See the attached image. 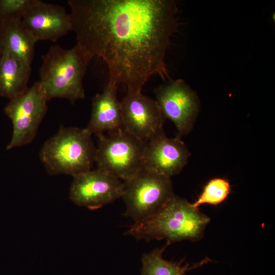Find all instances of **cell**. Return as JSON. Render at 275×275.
I'll return each mask as SVG.
<instances>
[{
	"label": "cell",
	"instance_id": "2e32d148",
	"mask_svg": "<svg viewBox=\"0 0 275 275\" xmlns=\"http://www.w3.org/2000/svg\"><path fill=\"white\" fill-rule=\"evenodd\" d=\"M167 245L143 255L142 275H185L188 271L200 267L211 261L206 258L190 265L188 263L183 265V260L179 262L166 260L163 258L162 253Z\"/></svg>",
	"mask_w": 275,
	"mask_h": 275
},
{
	"label": "cell",
	"instance_id": "8992f818",
	"mask_svg": "<svg viewBox=\"0 0 275 275\" xmlns=\"http://www.w3.org/2000/svg\"><path fill=\"white\" fill-rule=\"evenodd\" d=\"M123 183L125 215L134 222L155 213L174 195L171 178L144 168Z\"/></svg>",
	"mask_w": 275,
	"mask_h": 275
},
{
	"label": "cell",
	"instance_id": "30bf717a",
	"mask_svg": "<svg viewBox=\"0 0 275 275\" xmlns=\"http://www.w3.org/2000/svg\"><path fill=\"white\" fill-rule=\"evenodd\" d=\"M120 111L122 128L142 141L147 142L163 131L166 119L159 104L142 92H127Z\"/></svg>",
	"mask_w": 275,
	"mask_h": 275
},
{
	"label": "cell",
	"instance_id": "6da1fadb",
	"mask_svg": "<svg viewBox=\"0 0 275 275\" xmlns=\"http://www.w3.org/2000/svg\"><path fill=\"white\" fill-rule=\"evenodd\" d=\"M77 45L102 59L108 80L142 92L152 75L169 79L165 58L177 31L173 0H69Z\"/></svg>",
	"mask_w": 275,
	"mask_h": 275
},
{
	"label": "cell",
	"instance_id": "8fae6325",
	"mask_svg": "<svg viewBox=\"0 0 275 275\" xmlns=\"http://www.w3.org/2000/svg\"><path fill=\"white\" fill-rule=\"evenodd\" d=\"M189 155L187 148L180 137L168 138L162 131L146 142L143 168L171 178L181 171Z\"/></svg>",
	"mask_w": 275,
	"mask_h": 275
},
{
	"label": "cell",
	"instance_id": "4fadbf2b",
	"mask_svg": "<svg viewBox=\"0 0 275 275\" xmlns=\"http://www.w3.org/2000/svg\"><path fill=\"white\" fill-rule=\"evenodd\" d=\"M118 85L108 81L102 92L92 99L91 118L86 129L91 134L108 133L122 128Z\"/></svg>",
	"mask_w": 275,
	"mask_h": 275
},
{
	"label": "cell",
	"instance_id": "e0dca14e",
	"mask_svg": "<svg viewBox=\"0 0 275 275\" xmlns=\"http://www.w3.org/2000/svg\"><path fill=\"white\" fill-rule=\"evenodd\" d=\"M231 190L230 184L227 179L212 178L205 185L197 200L191 203V205L196 208L204 204L217 205L225 201Z\"/></svg>",
	"mask_w": 275,
	"mask_h": 275
},
{
	"label": "cell",
	"instance_id": "7c38bea8",
	"mask_svg": "<svg viewBox=\"0 0 275 275\" xmlns=\"http://www.w3.org/2000/svg\"><path fill=\"white\" fill-rule=\"evenodd\" d=\"M21 22L36 42H56L72 31L70 15L61 6L35 0L25 13Z\"/></svg>",
	"mask_w": 275,
	"mask_h": 275
},
{
	"label": "cell",
	"instance_id": "9c48e42d",
	"mask_svg": "<svg viewBox=\"0 0 275 275\" xmlns=\"http://www.w3.org/2000/svg\"><path fill=\"white\" fill-rule=\"evenodd\" d=\"M73 178L69 199L78 206L95 210L122 197L123 182L106 171L91 169Z\"/></svg>",
	"mask_w": 275,
	"mask_h": 275
},
{
	"label": "cell",
	"instance_id": "277c9868",
	"mask_svg": "<svg viewBox=\"0 0 275 275\" xmlns=\"http://www.w3.org/2000/svg\"><path fill=\"white\" fill-rule=\"evenodd\" d=\"M85 128L63 126L42 146L40 159L51 175L74 176L92 169L96 147Z\"/></svg>",
	"mask_w": 275,
	"mask_h": 275
},
{
	"label": "cell",
	"instance_id": "3957f363",
	"mask_svg": "<svg viewBox=\"0 0 275 275\" xmlns=\"http://www.w3.org/2000/svg\"><path fill=\"white\" fill-rule=\"evenodd\" d=\"M92 59L76 44L65 49L51 45L42 57L40 80L47 100L64 98L74 103L85 97L83 79Z\"/></svg>",
	"mask_w": 275,
	"mask_h": 275
},
{
	"label": "cell",
	"instance_id": "5b68a950",
	"mask_svg": "<svg viewBox=\"0 0 275 275\" xmlns=\"http://www.w3.org/2000/svg\"><path fill=\"white\" fill-rule=\"evenodd\" d=\"M95 162L98 169L106 171L123 182L136 175L143 168L146 142L126 131L123 128L97 135Z\"/></svg>",
	"mask_w": 275,
	"mask_h": 275
},
{
	"label": "cell",
	"instance_id": "9a60e30c",
	"mask_svg": "<svg viewBox=\"0 0 275 275\" xmlns=\"http://www.w3.org/2000/svg\"><path fill=\"white\" fill-rule=\"evenodd\" d=\"M31 66L10 54H2L0 59V96L14 99L29 88Z\"/></svg>",
	"mask_w": 275,
	"mask_h": 275
},
{
	"label": "cell",
	"instance_id": "52a82bcc",
	"mask_svg": "<svg viewBox=\"0 0 275 275\" xmlns=\"http://www.w3.org/2000/svg\"><path fill=\"white\" fill-rule=\"evenodd\" d=\"M47 101L39 81L22 94L10 100L4 109L13 125L12 135L7 150L28 144L35 139L47 113Z\"/></svg>",
	"mask_w": 275,
	"mask_h": 275
},
{
	"label": "cell",
	"instance_id": "5bb4252c",
	"mask_svg": "<svg viewBox=\"0 0 275 275\" xmlns=\"http://www.w3.org/2000/svg\"><path fill=\"white\" fill-rule=\"evenodd\" d=\"M36 41L23 26L21 19L0 23L1 54H10L31 65Z\"/></svg>",
	"mask_w": 275,
	"mask_h": 275
},
{
	"label": "cell",
	"instance_id": "d6986e66",
	"mask_svg": "<svg viewBox=\"0 0 275 275\" xmlns=\"http://www.w3.org/2000/svg\"><path fill=\"white\" fill-rule=\"evenodd\" d=\"M1 56H2V54H1V49H0V59L1 58Z\"/></svg>",
	"mask_w": 275,
	"mask_h": 275
},
{
	"label": "cell",
	"instance_id": "7a4b0ae2",
	"mask_svg": "<svg viewBox=\"0 0 275 275\" xmlns=\"http://www.w3.org/2000/svg\"><path fill=\"white\" fill-rule=\"evenodd\" d=\"M210 219L186 200L175 195L152 215L134 222L126 232L137 239H166L167 244L203 236Z\"/></svg>",
	"mask_w": 275,
	"mask_h": 275
},
{
	"label": "cell",
	"instance_id": "ac0fdd59",
	"mask_svg": "<svg viewBox=\"0 0 275 275\" xmlns=\"http://www.w3.org/2000/svg\"><path fill=\"white\" fill-rule=\"evenodd\" d=\"M35 0H0V23L22 16Z\"/></svg>",
	"mask_w": 275,
	"mask_h": 275
},
{
	"label": "cell",
	"instance_id": "ba28073f",
	"mask_svg": "<svg viewBox=\"0 0 275 275\" xmlns=\"http://www.w3.org/2000/svg\"><path fill=\"white\" fill-rule=\"evenodd\" d=\"M156 101L166 118L171 120L181 137L192 129L200 109L197 93L182 79L171 80L154 90Z\"/></svg>",
	"mask_w": 275,
	"mask_h": 275
}]
</instances>
